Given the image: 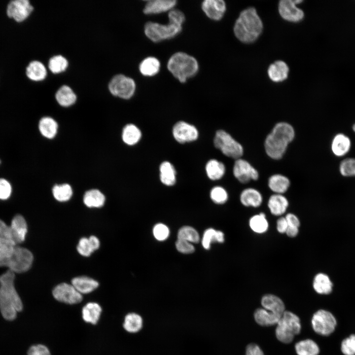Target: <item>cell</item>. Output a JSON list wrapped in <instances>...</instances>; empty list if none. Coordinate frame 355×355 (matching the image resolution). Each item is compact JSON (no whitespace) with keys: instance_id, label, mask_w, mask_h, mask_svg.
Returning a JSON list of instances; mask_svg holds the SVG:
<instances>
[{"instance_id":"d4e9b609","label":"cell","mask_w":355,"mask_h":355,"mask_svg":"<svg viewBox=\"0 0 355 355\" xmlns=\"http://www.w3.org/2000/svg\"><path fill=\"white\" fill-rule=\"evenodd\" d=\"M26 74L31 80L40 81L44 80L47 75L45 66L38 61L31 62L26 68Z\"/></svg>"},{"instance_id":"83f0119b","label":"cell","mask_w":355,"mask_h":355,"mask_svg":"<svg viewBox=\"0 0 355 355\" xmlns=\"http://www.w3.org/2000/svg\"><path fill=\"white\" fill-rule=\"evenodd\" d=\"M289 185V179L280 174L272 175L268 179V186L275 194L284 193L287 190Z\"/></svg>"},{"instance_id":"5bb4252c","label":"cell","mask_w":355,"mask_h":355,"mask_svg":"<svg viewBox=\"0 0 355 355\" xmlns=\"http://www.w3.org/2000/svg\"><path fill=\"white\" fill-rule=\"evenodd\" d=\"M233 172L234 177L242 183L257 180L259 177L257 171L248 162L241 158L236 160Z\"/></svg>"},{"instance_id":"94428289","label":"cell","mask_w":355,"mask_h":355,"mask_svg":"<svg viewBox=\"0 0 355 355\" xmlns=\"http://www.w3.org/2000/svg\"><path fill=\"white\" fill-rule=\"evenodd\" d=\"M352 129L354 132H355V123L353 125Z\"/></svg>"},{"instance_id":"ffe728a7","label":"cell","mask_w":355,"mask_h":355,"mask_svg":"<svg viewBox=\"0 0 355 355\" xmlns=\"http://www.w3.org/2000/svg\"><path fill=\"white\" fill-rule=\"evenodd\" d=\"M269 78L274 82H281L288 77L289 68L284 61L277 60L271 64L268 69Z\"/></svg>"},{"instance_id":"9f6ffc18","label":"cell","mask_w":355,"mask_h":355,"mask_svg":"<svg viewBox=\"0 0 355 355\" xmlns=\"http://www.w3.org/2000/svg\"><path fill=\"white\" fill-rule=\"evenodd\" d=\"M289 226L299 228L300 221L298 217L294 213H288L284 216Z\"/></svg>"},{"instance_id":"603a6c76","label":"cell","mask_w":355,"mask_h":355,"mask_svg":"<svg viewBox=\"0 0 355 355\" xmlns=\"http://www.w3.org/2000/svg\"><path fill=\"white\" fill-rule=\"evenodd\" d=\"M102 312V307L98 303L89 302L82 308V318L85 322L95 325L99 320Z\"/></svg>"},{"instance_id":"7bdbcfd3","label":"cell","mask_w":355,"mask_h":355,"mask_svg":"<svg viewBox=\"0 0 355 355\" xmlns=\"http://www.w3.org/2000/svg\"><path fill=\"white\" fill-rule=\"evenodd\" d=\"M52 192L54 198L60 202L68 201L72 194L71 187L68 184L55 185Z\"/></svg>"},{"instance_id":"8d00e7d4","label":"cell","mask_w":355,"mask_h":355,"mask_svg":"<svg viewBox=\"0 0 355 355\" xmlns=\"http://www.w3.org/2000/svg\"><path fill=\"white\" fill-rule=\"evenodd\" d=\"M206 171L209 178L213 180H218L224 176L225 167L222 162L212 159L207 163Z\"/></svg>"},{"instance_id":"cb8c5ba5","label":"cell","mask_w":355,"mask_h":355,"mask_svg":"<svg viewBox=\"0 0 355 355\" xmlns=\"http://www.w3.org/2000/svg\"><path fill=\"white\" fill-rule=\"evenodd\" d=\"M240 200L243 206L253 208L261 206L263 201L261 194L252 188L245 189L240 194Z\"/></svg>"},{"instance_id":"60d3db41","label":"cell","mask_w":355,"mask_h":355,"mask_svg":"<svg viewBox=\"0 0 355 355\" xmlns=\"http://www.w3.org/2000/svg\"><path fill=\"white\" fill-rule=\"evenodd\" d=\"M224 241V235L222 231L209 228L204 232L202 243L204 248L208 249L212 242L222 243Z\"/></svg>"},{"instance_id":"5b68a950","label":"cell","mask_w":355,"mask_h":355,"mask_svg":"<svg viewBox=\"0 0 355 355\" xmlns=\"http://www.w3.org/2000/svg\"><path fill=\"white\" fill-rule=\"evenodd\" d=\"M169 71L181 83L195 75L199 70V65L193 57L182 52L173 54L167 63Z\"/></svg>"},{"instance_id":"277c9868","label":"cell","mask_w":355,"mask_h":355,"mask_svg":"<svg viewBox=\"0 0 355 355\" xmlns=\"http://www.w3.org/2000/svg\"><path fill=\"white\" fill-rule=\"evenodd\" d=\"M168 18L169 22L166 25L147 22L144 28L146 36L151 41L157 42L172 38L180 33L185 21L184 14L179 10L173 9L169 12Z\"/></svg>"},{"instance_id":"d6a6232c","label":"cell","mask_w":355,"mask_h":355,"mask_svg":"<svg viewBox=\"0 0 355 355\" xmlns=\"http://www.w3.org/2000/svg\"><path fill=\"white\" fill-rule=\"evenodd\" d=\"M249 226L250 229L256 234L266 233L269 229V222L264 213H260L252 216L249 220Z\"/></svg>"},{"instance_id":"91938a15","label":"cell","mask_w":355,"mask_h":355,"mask_svg":"<svg viewBox=\"0 0 355 355\" xmlns=\"http://www.w3.org/2000/svg\"><path fill=\"white\" fill-rule=\"evenodd\" d=\"M11 245L14 246L16 245L15 243L12 240H7L0 238V245Z\"/></svg>"},{"instance_id":"b9f144b4","label":"cell","mask_w":355,"mask_h":355,"mask_svg":"<svg viewBox=\"0 0 355 355\" xmlns=\"http://www.w3.org/2000/svg\"><path fill=\"white\" fill-rule=\"evenodd\" d=\"M68 67V61L64 56L58 55L51 57L48 62V68L53 73L64 71Z\"/></svg>"},{"instance_id":"11a10c76","label":"cell","mask_w":355,"mask_h":355,"mask_svg":"<svg viewBox=\"0 0 355 355\" xmlns=\"http://www.w3.org/2000/svg\"><path fill=\"white\" fill-rule=\"evenodd\" d=\"M246 355H264L260 348L256 344H248L246 350Z\"/></svg>"},{"instance_id":"c3c4849f","label":"cell","mask_w":355,"mask_h":355,"mask_svg":"<svg viewBox=\"0 0 355 355\" xmlns=\"http://www.w3.org/2000/svg\"><path fill=\"white\" fill-rule=\"evenodd\" d=\"M154 237L158 241L165 240L169 235V229L168 227L162 223L156 224L153 229Z\"/></svg>"},{"instance_id":"e575fe53","label":"cell","mask_w":355,"mask_h":355,"mask_svg":"<svg viewBox=\"0 0 355 355\" xmlns=\"http://www.w3.org/2000/svg\"><path fill=\"white\" fill-rule=\"evenodd\" d=\"M83 202L88 207L100 208L104 205L105 197L99 190L91 189L87 191L84 194Z\"/></svg>"},{"instance_id":"680465c9","label":"cell","mask_w":355,"mask_h":355,"mask_svg":"<svg viewBox=\"0 0 355 355\" xmlns=\"http://www.w3.org/2000/svg\"><path fill=\"white\" fill-rule=\"evenodd\" d=\"M299 233V228L296 227L288 226L285 234L289 237L293 238L297 236Z\"/></svg>"},{"instance_id":"f35d334b","label":"cell","mask_w":355,"mask_h":355,"mask_svg":"<svg viewBox=\"0 0 355 355\" xmlns=\"http://www.w3.org/2000/svg\"><path fill=\"white\" fill-rule=\"evenodd\" d=\"M255 321L260 325L269 326L276 324L280 318L271 314L264 308L256 309L254 313Z\"/></svg>"},{"instance_id":"ac0fdd59","label":"cell","mask_w":355,"mask_h":355,"mask_svg":"<svg viewBox=\"0 0 355 355\" xmlns=\"http://www.w3.org/2000/svg\"><path fill=\"white\" fill-rule=\"evenodd\" d=\"M176 4L175 0H150L146 1L143 12L147 15L159 14L171 11Z\"/></svg>"},{"instance_id":"3957f363","label":"cell","mask_w":355,"mask_h":355,"mask_svg":"<svg viewBox=\"0 0 355 355\" xmlns=\"http://www.w3.org/2000/svg\"><path fill=\"white\" fill-rule=\"evenodd\" d=\"M294 136V130L290 124L286 122L277 123L265 139L266 154L273 159H281Z\"/></svg>"},{"instance_id":"74e56055","label":"cell","mask_w":355,"mask_h":355,"mask_svg":"<svg viewBox=\"0 0 355 355\" xmlns=\"http://www.w3.org/2000/svg\"><path fill=\"white\" fill-rule=\"evenodd\" d=\"M58 125L53 118L49 117L42 118L39 122V129L41 134L45 138H54L57 131Z\"/></svg>"},{"instance_id":"d6986e66","label":"cell","mask_w":355,"mask_h":355,"mask_svg":"<svg viewBox=\"0 0 355 355\" xmlns=\"http://www.w3.org/2000/svg\"><path fill=\"white\" fill-rule=\"evenodd\" d=\"M12 240L16 245L24 241L27 232V225L23 216L16 215L12 219L10 226Z\"/></svg>"},{"instance_id":"ee69618b","label":"cell","mask_w":355,"mask_h":355,"mask_svg":"<svg viewBox=\"0 0 355 355\" xmlns=\"http://www.w3.org/2000/svg\"><path fill=\"white\" fill-rule=\"evenodd\" d=\"M178 238L179 240L194 243H198L200 240L197 231L190 226H184L181 228L178 231Z\"/></svg>"},{"instance_id":"8992f818","label":"cell","mask_w":355,"mask_h":355,"mask_svg":"<svg viewBox=\"0 0 355 355\" xmlns=\"http://www.w3.org/2000/svg\"><path fill=\"white\" fill-rule=\"evenodd\" d=\"M276 324V336L283 343L291 342L294 336L299 334L301 331L300 319L289 311H285Z\"/></svg>"},{"instance_id":"db71d44e","label":"cell","mask_w":355,"mask_h":355,"mask_svg":"<svg viewBox=\"0 0 355 355\" xmlns=\"http://www.w3.org/2000/svg\"><path fill=\"white\" fill-rule=\"evenodd\" d=\"M0 238L13 241L10 226H8L1 219H0Z\"/></svg>"},{"instance_id":"f5cc1de1","label":"cell","mask_w":355,"mask_h":355,"mask_svg":"<svg viewBox=\"0 0 355 355\" xmlns=\"http://www.w3.org/2000/svg\"><path fill=\"white\" fill-rule=\"evenodd\" d=\"M12 188L9 182L5 179L0 178V199L6 200L11 195Z\"/></svg>"},{"instance_id":"f6af8a7d","label":"cell","mask_w":355,"mask_h":355,"mask_svg":"<svg viewBox=\"0 0 355 355\" xmlns=\"http://www.w3.org/2000/svg\"><path fill=\"white\" fill-rule=\"evenodd\" d=\"M339 171L344 177L355 176V158H347L341 161L339 165Z\"/></svg>"},{"instance_id":"484cf974","label":"cell","mask_w":355,"mask_h":355,"mask_svg":"<svg viewBox=\"0 0 355 355\" xmlns=\"http://www.w3.org/2000/svg\"><path fill=\"white\" fill-rule=\"evenodd\" d=\"M71 284L81 294L90 293L99 286V283L96 281L84 276L73 278Z\"/></svg>"},{"instance_id":"ab89813d","label":"cell","mask_w":355,"mask_h":355,"mask_svg":"<svg viewBox=\"0 0 355 355\" xmlns=\"http://www.w3.org/2000/svg\"><path fill=\"white\" fill-rule=\"evenodd\" d=\"M141 136V131L134 124H128L123 129L122 139L124 142L128 145H132L137 143Z\"/></svg>"},{"instance_id":"44dd1931","label":"cell","mask_w":355,"mask_h":355,"mask_svg":"<svg viewBox=\"0 0 355 355\" xmlns=\"http://www.w3.org/2000/svg\"><path fill=\"white\" fill-rule=\"evenodd\" d=\"M288 205L287 198L280 194H273L268 202V207L271 213L278 216L282 215L286 212Z\"/></svg>"},{"instance_id":"2e32d148","label":"cell","mask_w":355,"mask_h":355,"mask_svg":"<svg viewBox=\"0 0 355 355\" xmlns=\"http://www.w3.org/2000/svg\"><path fill=\"white\" fill-rule=\"evenodd\" d=\"M202 9L209 18L218 21L223 17L226 6L223 0H205L202 3Z\"/></svg>"},{"instance_id":"4316f807","label":"cell","mask_w":355,"mask_h":355,"mask_svg":"<svg viewBox=\"0 0 355 355\" xmlns=\"http://www.w3.org/2000/svg\"><path fill=\"white\" fill-rule=\"evenodd\" d=\"M313 286L317 293L320 294H328L332 291L333 284L326 274L320 273L315 276Z\"/></svg>"},{"instance_id":"f907efd6","label":"cell","mask_w":355,"mask_h":355,"mask_svg":"<svg viewBox=\"0 0 355 355\" xmlns=\"http://www.w3.org/2000/svg\"><path fill=\"white\" fill-rule=\"evenodd\" d=\"M27 355H51V354L46 346L43 344H37L30 347Z\"/></svg>"},{"instance_id":"ba28073f","label":"cell","mask_w":355,"mask_h":355,"mask_svg":"<svg viewBox=\"0 0 355 355\" xmlns=\"http://www.w3.org/2000/svg\"><path fill=\"white\" fill-rule=\"evenodd\" d=\"M33 259V255L29 250L16 245L5 267L14 273L25 272L31 268Z\"/></svg>"},{"instance_id":"7a4b0ae2","label":"cell","mask_w":355,"mask_h":355,"mask_svg":"<svg viewBox=\"0 0 355 355\" xmlns=\"http://www.w3.org/2000/svg\"><path fill=\"white\" fill-rule=\"evenodd\" d=\"M263 29L262 21L254 7L242 11L234 26L236 37L242 42L251 43L260 36Z\"/></svg>"},{"instance_id":"bcb514c9","label":"cell","mask_w":355,"mask_h":355,"mask_svg":"<svg viewBox=\"0 0 355 355\" xmlns=\"http://www.w3.org/2000/svg\"><path fill=\"white\" fill-rule=\"evenodd\" d=\"M212 200L216 204H223L228 199V194L226 191L221 186L213 187L210 193Z\"/></svg>"},{"instance_id":"9a60e30c","label":"cell","mask_w":355,"mask_h":355,"mask_svg":"<svg viewBox=\"0 0 355 355\" xmlns=\"http://www.w3.org/2000/svg\"><path fill=\"white\" fill-rule=\"evenodd\" d=\"M173 134L175 140L180 143L194 141L198 136L196 128L184 121H179L174 125Z\"/></svg>"},{"instance_id":"836d02e7","label":"cell","mask_w":355,"mask_h":355,"mask_svg":"<svg viewBox=\"0 0 355 355\" xmlns=\"http://www.w3.org/2000/svg\"><path fill=\"white\" fill-rule=\"evenodd\" d=\"M161 181L168 186L173 185L176 182V171L174 166L168 161H164L160 166Z\"/></svg>"},{"instance_id":"4dcf8cb0","label":"cell","mask_w":355,"mask_h":355,"mask_svg":"<svg viewBox=\"0 0 355 355\" xmlns=\"http://www.w3.org/2000/svg\"><path fill=\"white\" fill-rule=\"evenodd\" d=\"M100 246L99 239L94 236L89 238H82L79 241L77 247L78 252L84 256H89L95 250L98 249Z\"/></svg>"},{"instance_id":"6f0895ef","label":"cell","mask_w":355,"mask_h":355,"mask_svg":"<svg viewBox=\"0 0 355 355\" xmlns=\"http://www.w3.org/2000/svg\"><path fill=\"white\" fill-rule=\"evenodd\" d=\"M276 224V228L278 232L281 234H285L288 226L285 217H280L277 221Z\"/></svg>"},{"instance_id":"f546056e","label":"cell","mask_w":355,"mask_h":355,"mask_svg":"<svg viewBox=\"0 0 355 355\" xmlns=\"http://www.w3.org/2000/svg\"><path fill=\"white\" fill-rule=\"evenodd\" d=\"M56 101L63 106L72 105L76 100V96L72 89L67 85L62 86L55 94Z\"/></svg>"},{"instance_id":"6125c7cd","label":"cell","mask_w":355,"mask_h":355,"mask_svg":"<svg viewBox=\"0 0 355 355\" xmlns=\"http://www.w3.org/2000/svg\"></svg>"},{"instance_id":"1f68e13d","label":"cell","mask_w":355,"mask_h":355,"mask_svg":"<svg viewBox=\"0 0 355 355\" xmlns=\"http://www.w3.org/2000/svg\"><path fill=\"white\" fill-rule=\"evenodd\" d=\"M160 63L154 57H148L143 59L139 65L141 73L145 76H152L158 73L160 70Z\"/></svg>"},{"instance_id":"6da1fadb","label":"cell","mask_w":355,"mask_h":355,"mask_svg":"<svg viewBox=\"0 0 355 355\" xmlns=\"http://www.w3.org/2000/svg\"><path fill=\"white\" fill-rule=\"evenodd\" d=\"M15 275L8 270L0 276V311L6 320H14L23 309L22 302L14 286Z\"/></svg>"},{"instance_id":"d590c367","label":"cell","mask_w":355,"mask_h":355,"mask_svg":"<svg viewBox=\"0 0 355 355\" xmlns=\"http://www.w3.org/2000/svg\"><path fill=\"white\" fill-rule=\"evenodd\" d=\"M298 355H318L320 349L316 342L311 339H306L297 342L295 345Z\"/></svg>"},{"instance_id":"7dc6e473","label":"cell","mask_w":355,"mask_h":355,"mask_svg":"<svg viewBox=\"0 0 355 355\" xmlns=\"http://www.w3.org/2000/svg\"><path fill=\"white\" fill-rule=\"evenodd\" d=\"M341 349L345 355H355V335H351L343 340Z\"/></svg>"},{"instance_id":"681fc988","label":"cell","mask_w":355,"mask_h":355,"mask_svg":"<svg viewBox=\"0 0 355 355\" xmlns=\"http://www.w3.org/2000/svg\"><path fill=\"white\" fill-rule=\"evenodd\" d=\"M16 246L0 245V267H5L7 260L12 254Z\"/></svg>"},{"instance_id":"52a82bcc","label":"cell","mask_w":355,"mask_h":355,"mask_svg":"<svg viewBox=\"0 0 355 355\" xmlns=\"http://www.w3.org/2000/svg\"><path fill=\"white\" fill-rule=\"evenodd\" d=\"M215 147L225 156L236 160L241 158L244 153L242 145L224 130L216 131L213 140Z\"/></svg>"},{"instance_id":"4fadbf2b","label":"cell","mask_w":355,"mask_h":355,"mask_svg":"<svg viewBox=\"0 0 355 355\" xmlns=\"http://www.w3.org/2000/svg\"><path fill=\"white\" fill-rule=\"evenodd\" d=\"M33 6L28 0H14L10 1L6 8L7 16L17 22L25 21L31 14Z\"/></svg>"},{"instance_id":"30bf717a","label":"cell","mask_w":355,"mask_h":355,"mask_svg":"<svg viewBox=\"0 0 355 355\" xmlns=\"http://www.w3.org/2000/svg\"><path fill=\"white\" fill-rule=\"evenodd\" d=\"M337 322L334 316L324 310L317 311L312 319V325L314 330L318 334L327 336L335 330Z\"/></svg>"},{"instance_id":"8fae6325","label":"cell","mask_w":355,"mask_h":355,"mask_svg":"<svg viewBox=\"0 0 355 355\" xmlns=\"http://www.w3.org/2000/svg\"><path fill=\"white\" fill-rule=\"evenodd\" d=\"M53 297L57 301L68 304H75L82 300V295L71 284L62 283L56 286L52 291Z\"/></svg>"},{"instance_id":"9c48e42d","label":"cell","mask_w":355,"mask_h":355,"mask_svg":"<svg viewBox=\"0 0 355 355\" xmlns=\"http://www.w3.org/2000/svg\"><path fill=\"white\" fill-rule=\"evenodd\" d=\"M108 89L114 96L129 99L134 94L136 84L132 78L124 74H117L109 82Z\"/></svg>"},{"instance_id":"f1b7e54d","label":"cell","mask_w":355,"mask_h":355,"mask_svg":"<svg viewBox=\"0 0 355 355\" xmlns=\"http://www.w3.org/2000/svg\"><path fill=\"white\" fill-rule=\"evenodd\" d=\"M143 326V319L139 314L132 312L127 314L124 317L123 323L124 329L130 333L139 332Z\"/></svg>"},{"instance_id":"7402d4cb","label":"cell","mask_w":355,"mask_h":355,"mask_svg":"<svg viewBox=\"0 0 355 355\" xmlns=\"http://www.w3.org/2000/svg\"><path fill=\"white\" fill-rule=\"evenodd\" d=\"M331 147L333 153L335 156L338 157L343 156L351 149V140L344 134H337L332 139Z\"/></svg>"},{"instance_id":"e0dca14e","label":"cell","mask_w":355,"mask_h":355,"mask_svg":"<svg viewBox=\"0 0 355 355\" xmlns=\"http://www.w3.org/2000/svg\"><path fill=\"white\" fill-rule=\"evenodd\" d=\"M261 303L263 308L280 319L285 311L284 304L282 300L272 294L264 295L261 298Z\"/></svg>"},{"instance_id":"7c38bea8","label":"cell","mask_w":355,"mask_h":355,"mask_svg":"<svg viewBox=\"0 0 355 355\" xmlns=\"http://www.w3.org/2000/svg\"><path fill=\"white\" fill-rule=\"evenodd\" d=\"M302 0H282L278 4V11L282 18L290 22L297 23L304 17L303 11L296 6Z\"/></svg>"},{"instance_id":"816d5d0a","label":"cell","mask_w":355,"mask_h":355,"mask_svg":"<svg viewBox=\"0 0 355 355\" xmlns=\"http://www.w3.org/2000/svg\"><path fill=\"white\" fill-rule=\"evenodd\" d=\"M177 250L183 253H191L194 251V247L188 241L178 239L176 243Z\"/></svg>"}]
</instances>
